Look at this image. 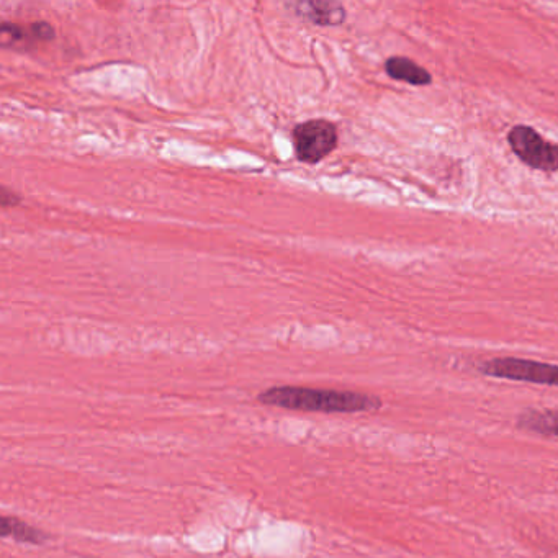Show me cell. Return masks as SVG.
Here are the masks:
<instances>
[{"label":"cell","mask_w":558,"mask_h":558,"mask_svg":"<svg viewBox=\"0 0 558 558\" xmlns=\"http://www.w3.org/2000/svg\"><path fill=\"white\" fill-rule=\"evenodd\" d=\"M262 405L285 410L321 411V413H365L382 408L378 396L339 390L306 387H272L259 393Z\"/></svg>","instance_id":"obj_1"},{"label":"cell","mask_w":558,"mask_h":558,"mask_svg":"<svg viewBox=\"0 0 558 558\" xmlns=\"http://www.w3.org/2000/svg\"><path fill=\"white\" fill-rule=\"evenodd\" d=\"M518 428L558 437V410H526L519 414Z\"/></svg>","instance_id":"obj_7"},{"label":"cell","mask_w":558,"mask_h":558,"mask_svg":"<svg viewBox=\"0 0 558 558\" xmlns=\"http://www.w3.org/2000/svg\"><path fill=\"white\" fill-rule=\"evenodd\" d=\"M20 200H22V198H20V195L14 194L12 190L7 189V187H4V189H2V197H0L2 207L17 205V203H20Z\"/></svg>","instance_id":"obj_11"},{"label":"cell","mask_w":558,"mask_h":558,"mask_svg":"<svg viewBox=\"0 0 558 558\" xmlns=\"http://www.w3.org/2000/svg\"><path fill=\"white\" fill-rule=\"evenodd\" d=\"M292 138L297 158L306 164L323 161L338 146V130L324 118L308 120L295 126Z\"/></svg>","instance_id":"obj_3"},{"label":"cell","mask_w":558,"mask_h":558,"mask_svg":"<svg viewBox=\"0 0 558 558\" xmlns=\"http://www.w3.org/2000/svg\"><path fill=\"white\" fill-rule=\"evenodd\" d=\"M478 370L486 377L558 387V365L536 362V360L498 357V359L486 360Z\"/></svg>","instance_id":"obj_2"},{"label":"cell","mask_w":558,"mask_h":558,"mask_svg":"<svg viewBox=\"0 0 558 558\" xmlns=\"http://www.w3.org/2000/svg\"><path fill=\"white\" fill-rule=\"evenodd\" d=\"M293 9L316 25H341L346 20V10L338 2H298Z\"/></svg>","instance_id":"obj_5"},{"label":"cell","mask_w":558,"mask_h":558,"mask_svg":"<svg viewBox=\"0 0 558 558\" xmlns=\"http://www.w3.org/2000/svg\"><path fill=\"white\" fill-rule=\"evenodd\" d=\"M33 38L38 41H51L54 38V28L50 23L36 22L30 27Z\"/></svg>","instance_id":"obj_10"},{"label":"cell","mask_w":558,"mask_h":558,"mask_svg":"<svg viewBox=\"0 0 558 558\" xmlns=\"http://www.w3.org/2000/svg\"><path fill=\"white\" fill-rule=\"evenodd\" d=\"M0 532L4 537H14L18 542H28V544H43L48 539L46 534L30 526L27 522L10 518V516L2 518V531Z\"/></svg>","instance_id":"obj_8"},{"label":"cell","mask_w":558,"mask_h":558,"mask_svg":"<svg viewBox=\"0 0 558 558\" xmlns=\"http://www.w3.org/2000/svg\"><path fill=\"white\" fill-rule=\"evenodd\" d=\"M0 38H2V45L10 46L17 43V41L25 40V32L20 25L15 23L4 22L0 27Z\"/></svg>","instance_id":"obj_9"},{"label":"cell","mask_w":558,"mask_h":558,"mask_svg":"<svg viewBox=\"0 0 558 558\" xmlns=\"http://www.w3.org/2000/svg\"><path fill=\"white\" fill-rule=\"evenodd\" d=\"M385 71L395 81L406 82L411 86H429L432 82L431 72L414 63L413 59L403 56L387 59Z\"/></svg>","instance_id":"obj_6"},{"label":"cell","mask_w":558,"mask_h":558,"mask_svg":"<svg viewBox=\"0 0 558 558\" xmlns=\"http://www.w3.org/2000/svg\"><path fill=\"white\" fill-rule=\"evenodd\" d=\"M508 141L513 153L527 166L537 171H558V144L544 140L531 126H514Z\"/></svg>","instance_id":"obj_4"}]
</instances>
